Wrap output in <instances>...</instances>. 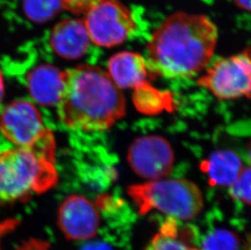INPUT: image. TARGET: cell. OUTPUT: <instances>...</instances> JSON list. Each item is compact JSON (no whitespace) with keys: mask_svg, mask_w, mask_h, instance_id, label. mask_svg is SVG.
I'll list each match as a JSON object with an SVG mask.
<instances>
[{"mask_svg":"<svg viewBox=\"0 0 251 250\" xmlns=\"http://www.w3.org/2000/svg\"><path fill=\"white\" fill-rule=\"evenodd\" d=\"M133 100L138 111L147 115L172 111L175 107L171 94L157 90L149 82L134 90Z\"/></svg>","mask_w":251,"mask_h":250,"instance_id":"cell-15","label":"cell"},{"mask_svg":"<svg viewBox=\"0 0 251 250\" xmlns=\"http://www.w3.org/2000/svg\"><path fill=\"white\" fill-rule=\"evenodd\" d=\"M243 169L239 156L227 150L214 152L200 163V170L212 187L231 186Z\"/></svg>","mask_w":251,"mask_h":250,"instance_id":"cell-13","label":"cell"},{"mask_svg":"<svg viewBox=\"0 0 251 250\" xmlns=\"http://www.w3.org/2000/svg\"><path fill=\"white\" fill-rule=\"evenodd\" d=\"M58 225L69 240H91L100 228V213L95 204L85 197L71 195L59 205Z\"/></svg>","mask_w":251,"mask_h":250,"instance_id":"cell-9","label":"cell"},{"mask_svg":"<svg viewBox=\"0 0 251 250\" xmlns=\"http://www.w3.org/2000/svg\"><path fill=\"white\" fill-rule=\"evenodd\" d=\"M17 224H18V221L16 220H7L3 222L0 223V246H1V240H2V236L15 229ZM0 250H1V246H0Z\"/></svg>","mask_w":251,"mask_h":250,"instance_id":"cell-20","label":"cell"},{"mask_svg":"<svg viewBox=\"0 0 251 250\" xmlns=\"http://www.w3.org/2000/svg\"><path fill=\"white\" fill-rule=\"evenodd\" d=\"M90 42L110 48L125 43L135 31L131 10L117 0H100L85 13L82 20Z\"/></svg>","mask_w":251,"mask_h":250,"instance_id":"cell-7","label":"cell"},{"mask_svg":"<svg viewBox=\"0 0 251 250\" xmlns=\"http://www.w3.org/2000/svg\"><path fill=\"white\" fill-rule=\"evenodd\" d=\"M0 131L14 147L55 153V136L33 101L17 100L0 115Z\"/></svg>","mask_w":251,"mask_h":250,"instance_id":"cell-5","label":"cell"},{"mask_svg":"<svg viewBox=\"0 0 251 250\" xmlns=\"http://www.w3.org/2000/svg\"><path fill=\"white\" fill-rule=\"evenodd\" d=\"M139 215L158 210L175 220H193L203 209L201 189L185 179H160L133 184L127 190Z\"/></svg>","mask_w":251,"mask_h":250,"instance_id":"cell-4","label":"cell"},{"mask_svg":"<svg viewBox=\"0 0 251 250\" xmlns=\"http://www.w3.org/2000/svg\"><path fill=\"white\" fill-rule=\"evenodd\" d=\"M63 72L51 64H41L32 69L26 78L32 100L40 106H56L62 90Z\"/></svg>","mask_w":251,"mask_h":250,"instance_id":"cell-12","label":"cell"},{"mask_svg":"<svg viewBox=\"0 0 251 250\" xmlns=\"http://www.w3.org/2000/svg\"><path fill=\"white\" fill-rule=\"evenodd\" d=\"M240 239L229 229L216 228L210 231L201 241L200 250H239Z\"/></svg>","mask_w":251,"mask_h":250,"instance_id":"cell-16","label":"cell"},{"mask_svg":"<svg viewBox=\"0 0 251 250\" xmlns=\"http://www.w3.org/2000/svg\"><path fill=\"white\" fill-rule=\"evenodd\" d=\"M128 161L133 172L145 179H164L173 171L175 155L173 147L164 137L149 135L132 143Z\"/></svg>","mask_w":251,"mask_h":250,"instance_id":"cell-8","label":"cell"},{"mask_svg":"<svg viewBox=\"0 0 251 250\" xmlns=\"http://www.w3.org/2000/svg\"><path fill=\"white\" fill-rule=\"evenodd\" d=\"M218 28L205 15L176 12L150 38L147 64L151 75L189 78L201 73L213 58Z\"/></svg>","mask_w":251,"mask_h":250,"instance_id":"cell-1","label":"cell"},{"mask_svg":"<svg viewBox=\"0 0 251 250\" xmlns=\"http://www.w3.org/2000/svg\"><path fill=\"white\" fill-rule=\"evenodd\" d=\"M85 250H112L109 248V246H107L105 244H95L92 246H89Z\"/></svg>","mask_w":251,"mask_h":250,"instance_id":"cell-23","label":"cell"},{"mask_svg":"<svg viewBox=\"0 0 251 250\" xmlns=\"http://www.w3.org/2000/svg\"><path fill=\"white\" fill-rule=\"evenodd\" d=\"M233 2L241 9L251 12V0H233Z\"/></svg>","mask_w":251,"mask_h":250,"instance_id":"cell-21","label":"cell"},{"mask_svg":"<svg viewBox=\"0 0 251 250\" xmlns=\"http://www.w3.org/2000/svg\"><path fill=\"white\" fill-rule=\"evenodd\" d=\"M62 81L57 115L69 129L103 132L126 116L121 90L100 67L81 64L68 69Z\"/></svg>","mask_w":251,"mask_h":250,"instance_id":"cell-2","label":"cell"},{"mask_svg":"<svg viewBox=\"0 0 251 250\" xmlns=\"http://www.w3.org/2000/svg\"><path fill=\"white\" fill-rule=\"evenodd\" d=\"M247 154H248V158L251 163V141L247 145Z\"/></svg>","mask_w":251,"mask_h":250,"instance_id":"cell-24","label":"cell"},{"mask_svg":"<svg viewBox=\"0 0 251 250\" xmlns=\"http://www.w3.org/2000/svg\"><path fill=\"white\" fill-rule=\"evenodd\" d=\"M107 74L120 90H137L151 76L144 57L133 51L113 54L107 62Z\"/></svg>","mask_w":251,"mask_h":250,"instance_id":"cell-11","label":"cell"},{"mask_svg":"<svg viewBox=\"0 0 251 250\" xmlns=\"http://www.w3.org/2000/svg\"><path fill=\"white\" fill-rule=\"evenodd\" d=\"M5 95L4 78L2 75V72L0 70V106L2 104V100Z\"/></svg>","mask_w":251,"mask_h":250,"instance_id":"cell-22","label":"cell"},{"mask_svg":"<svg viewBox=\"0 0 251 250\" xmlns=\"http://www.w3.org/2000/svg\"><path fill=\"white\" fill-rule=\"evenodd\" d=\"M197 82L219 100H251V48L216 60Z\"/></svg>","mask_w":251,"mask_h":250,"instance_id":"cell-6","label":"cell"},{"mask_svg":"<svg viewBox=\"0 0 251 250\" xmlns=\"http://www.w3.org/2000/svg\"><path fill=\"white\" fill-rule=\"evenodd\" d=\"M191 239L190 231L180 228L177 220L168 217L145 250H200L193 246Z\"/></svg>","mask_w":251,"mask_h":250,"instance_id":"cell-14","label":"cell"},{"mask_svg":"<svg viewBox=\"0 0 251 250\" xmlns=\"http://www.w3.org/2000/svg\"><path fill=\"white\" fill-rule=\"evenodd\" d=\"M57 180L55 153L17 147L0 150V205L43 194Z\"/></svg>","mask_w":251,"mask_h":250,"instance_id":"cell-3","label":"cell"},{"mask_svg":"<svg viewBox=\"0 0 251 250\" xmlns=\"http://www.w3.org/2000/svg\"><path fill=\"white\" fill-rule=\"evenodd\" d=\"M59 0H24V9L27 17L33 22H48L61 8Z\"/></svg>","mask_w":251,"mask_h":250,"instance_id":"cell-17","label":"cell"},{"mask_svg":"<svg viewBox=\"0 0 251 250\" xmlns=\"http://www.w3.org/2000/svg\"><path fill=\"white\" fill-rule=\"evenodd\" d=\"M62 7L74 14H85L93 5L100 0H59Z\"/></svg>","mask_w":251,"mask_h":250,"instance_id":"cell-19","label":"cell"},{"mask_svg":"<svg viewBox=\"0 0 251 250\" xmlns=\"http://www.w3.org/2000/svg\"><path fill=\"white\" fill-rule=\"evenodd\" d=\"M48 42L57 55L66 59H80L91 43L83 21L75 18L61 20L55 24Z\"/></svg>","mask_w":251,"mask_h":250,"instance_id":"cell-10","label":"cell"},{"mask_svg":"<svg viewBox=\"0 0 251 250\" xmlns=\"http://www.w3.org/2000/svg\"><path fill=\"white\" fill-rule=\"evenodd\" d=\"M229 194L234 200L251 205V168H244L237 180L229 187Z\"/></svg>","mask_w":251,"mask_h":250,"instance_id":"cell-18","label":"cell"}]
</instances>
